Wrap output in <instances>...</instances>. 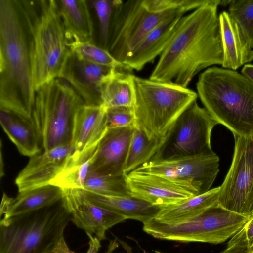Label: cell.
Masks as SVG:
<instances>
[{
  "label": "cell",
  "instance_id": "cell-1",
  "mask_svg": "<svg viewBox=\"0 0 253 253\" xmlns=\"http://www.w3.org/2000/svg\"><path fill=\"white\" fill-rule=\"evenodd\" d=\"M211 0L180 19L149 79L187 88L195 75L222 65L223 52L217 7Z\"/></svg>",
  "mask_w": 253,
  "mask_h": 253
},
{
  "label": "cell",
  "instance_id": "cell-2",
  "mask_svg": "<svg viewBox=\"0 0 253 253\" xmlns=\"http://www.w3.org/2000/svg\"><path fill=\"white\" fill-rule=\"evenodd\" d=\"M35 97L27 0H0V109L31 122Z\"/></svg>",
  "mask_w": 253,
  "mask_h": 253
},
{
  "label": "cell",
  "instance_id": "cell-3",
  "mask_svg": "<svg viewBox=\"0 0 253 253\" xmlns=\"http://www.w3.org/2000/svg\"><path fill=\"white\" fill-rule=\"evenodd\" d=\"M197 94L217 124L235 136L253 134V83L235 70L213 67L201 73Z\"/></svg>",
  "mask_w": 253,
  "mask_h": 253
},
{
  "label": "cell",
  "instance_id": "cell-4",
  "mask_svg": "<svg viewBox=\"0 0 253 253\" xmlns=\"http://www.w3.org/2000/svg\"><path fill=\"white\" fill-rule=\"evenodd\" d=\"M71 216L62 200L0 221V253H77L64 236Z\"/></svg>",
  "mask_w": 253,
  "mask_h": 253
},
{
  "label": "cell",
  "instance_id": "cell-5",
  "mask_svg": "<svg viewBox=\"0 0 253 253\" xmlns=\"http://www.w3.org/2000/svg\"><path fill=\"white\" fill-rule=\"evenodd\" d=\"M27 3L36 91L50 81L61 78L71 50L55 0H28Z\"/></svg>",
  "mask_w": 253,
  "mask_h": 253
},
{
  "label": "cell",
  "instance_id": "cell-6",
  "mask_svg": "<svg viewBox=\"0 0 253 253\" xmlns=\"http://www.w3.org/2000/svg\"><path fill=\"white\" fill-rule=\"evenodd\" d=\"M113 4L106 49L122 64L154 29L185 14L178 0H115Z\"/></svg>",
  "mask_w": 253,
  "mask_h": 253
},
{
  "label": "cell",
  "instance_id": "cell-7",
  "mask_svg": "<svg viewBox=\"0 0 253 253\" xmlns=\"http://www.w3.org/2000/svg\"><path fill=\"white\" fill-rule=\"evenodd\" d=\"M133 82L134 125L150 140L164 137L198 97L193 90L174 83L135 76Z\"/></svg>",
  "mask_w": 253,
  "mask_h": 253
},
{
  "label": "cell",
  "instance_id": "cell-8",
  "mask_svg": "<svg viewBox=\"0 0 253 253\" xmlns=\"http://www.w3.org/2000/svg\"><path fill=\"white\" fill-rule=\"evenodd\" d=\"M84 104L62 78L53 79L35 91L31 122L43 151L71 144L75 116Z\"/></svg>",
  "mask_w": 253,
  "mask_h": 253
},
{
  "label": "cell",
  "instance_id": "cell-9",
  "mask_svg": "<svg viewBox=\"0 0 253 253\" xmlns=\"http://www.w3.org/2000/svg\"><path fill=\"white\" fill-rule=\"evenodd\" d=\"M250 218L217 204L197 216L178 223H165L152 219L143 223V229L161 240L217 244L231 238Z\"/></svg>",
  "mask_w": 253,
  "mask_h": 253
},
{
  "label": "cell",
  "instance_id": "cell-10",
  "mask_svg": "<svg viewBox=\"0 0 253 253\" xmlns=\"http://www.w3.org/2000/svg\"><path fill=\"white\" fill-rule=\"evenodd\" d=\"M217 124L205 108L194 101L177 118L163 137L150 161L207 155L214 153L211 133Z\"/></svg>",
  "mask_w": 253,
  "mask_h": 253
},
{
  "label": "cell",
  "instance_id": "cell-11",
  "mask_svg": "<svg viewBox=\"0 0 253 253\" xmlns=\"http://www.w3.org/2000/svg\"><path fill=\"white\" fill-rule=\"evenodd\" d=\"M229 170L220 186L218 203L244 216H253V134L235 136Z\"/></svg>",
  "mask_w": 253,
  "mask_h": 253
},
{
  "label": "cell",
  "instance_id": "cell-12",
  "mask_svg": "<svg viewBox=\"0 0 253 253\" xmlns=\"http://www.w3.org/2000/svg\"><path fill=\"white\" fill-rule=\"evenodd\" d=\"M219 161L218 156L213 153L207 155L150 161L133 171L165 177L190 187L199 195L211 189L219 172Z\"/></svg>",
  "mask_w": 253,
  "mask_h": 253
},
{
  "label": "cell",
  "instance_id": "cell-13",
  "mask_svg": "<svg viewBox=\"0 0 253 253\" xmlns=\"http://www.w3.org/2000/svg\"><path fill=\"white\" fill-rule=\"evenodd\" d=\"M62 190V200L70 214L71 220L86 233L95 235L100 241L106 239V230L126 220L124 216L91 202L83 189Z\"/></svg>",
  "mask_w": 253,
  "mask_h": 253
},
{
  "label": "cell",
  "instance_id": "cell-14",
  "mask_svg": "<svg viewBox=\"0 0 253 253\" xmlns=\"http://www.w3.org/2000/svg\"><path fill=\"white\" fill-rule=\"evenodd\" d=\"M126 177L131 197L161 209L198 195L189 187L158 175L133 171Z\"/></svg>",
  "mask_w": 253,
  "mask_h": 253
},
{
  "label": "cell",
  "instance_id": "cell-15",
  "mask_svg": "<svg viewBox=\"0 0 253 253\" xmlns=\"http://www.w3.org/2000/svg\"><path fill=\"white\" fill-rule=\"evenodd\" d=\"M117 69L84 60L71 51L61 78L70 84L84 105L101 106L102 85Z\"/></svg>",
  "mask_w": 253,
  "mask_h": 253
},
{
  "label": "cell",
  "instance_id": "cell-16",
  "mask_svg": "<svg viewBox=\"0 0 253 253\" xmlns=\"http://www.w3.org/2000/svg\"><path fill=\"white\" fill-rule=\"evenodd\" d=\"M74 151L70 144L43 151L30 157L15 179L19 193L50 185Z\"/></svg>",
  "mask_w": 253,
  "mask_h": 253
},
{
  "label": "cell",
  "instance_id": "cell-17",
  "mask_svg": "<svg viewBox=\"0 0 253 253\" xmlns=\"http://www.w3.org/2000/svg\"><path fill=\"white\" fill-rule=\"evenodd\" d=\"M135 128V126L108 128L96 149L89 170L104 175H123Z\"/></svg>",
  "mask_w": 253,
  "mask_h": 253
},
{
  "label": "cell",
  "instance_id": "cell-18",
  "mask_svg": "<svg viewBox=\"0 0 253 253\" xmlns=\"http://www.w3.org/2000/svg\"><path fill=\"white\" fill-rule=\"evenodd\" d=\"M107 109L103 106H81L74 120L71 144L74 153L86 155L95 152L107 130Z\"/></svg>",
  "mask_w": 253,
  "mask_h": 253
},
{
  "label": "cell",
  "instance_id": "cell-19",
  "mask_svg": "<svg viewBox=\"0 0 253 253\" xmlns=\"http://www.w3.org/2000/svg\"><path fill=\"white\" fill-rule=\"evenodd\" d=\"M183 15H176L151 31L123 63L124 69L139 71L147 64L153 63L165 49Z\"/></svg>",
  "mask_w": 253,
  "mask_h": 253
},
{
  "label": "cell",
  "instance_id": "cell-20",
  "mask_svg": "<svg viewBox=\"0 0 253 253\" xmlns=\"http://www.w3.org/2000/svg\"><path fill=\"white\" fill-rule=\"evenodd\" d=\"M219 19L223 52L222 67L235 70L253 60V50L228 12H221Z\"/></svg>",
  "mask_w": 253,
  "mask_h": 253
},
{
  "label": "cell",
  "instance_id": "cell-21",
  "mask_svg": "<svg viewBox=\"0 0 253 253\" xmlns=\"http://www.w3.org/2000/svg\"><path fill=\"white\" fill-rule=\"evenodd\" d=\"M55 2L69 43L92 42L93 23L86 1L56 0Z\"/></svg>",
  "mask_w": 253,
  "mask_h": 253
},
{
  "label": "cell",
  "instance_id": "cell-22",
  "mask_svg": "<svg viewBox=\"0 0 253 253\" xmlns=\"http://www.w3.org/2000/svg\"><path fill=\"white\" fill-rule=\"evenodd\" d=\"M85 192L91 202L124 216L126 219H134L143 223L155 218L161 210L158 207L133 197L110 196Z\"/></svg>",
  "mask_w": 253,
  "mask_h": 253
},
{
  "label": "cell",
  "instance_id": "cell-23",
  "mask_svg": "<svg viewBox=\"0 0 253 253\" xmlns=\"http://www.w3.org/2000/svg\"><path fill=\"white\" fill-rule=\"evenodd\" d=\"M220 186L161 209L156 220L176 223L197 216L217 204Z\"/></svg>",
  "mask_w": 253,
  "mask_h": 253
},
{
  "label": "cell",
  "instance_id": "cell-24",
  "mask_svg": "<svg viewBox=\"0 0 253 253\" xmlns=\"http://www.w3.org/2000/svg\"><path fill=\"white\" fill-rule=\"evenodd\" d=\"M0 122L3 130L22 155L31 157L40 153V141L32 123L3 109H0Z\"/></svg>",
  "mask_w": 253,
  "mask_h": 253
},
{
  "label": "cell",
  "instance_id": "cell-25",
  "mask_svg": "<svg viewBox=\"0 0 253 253\" xmlns=\"http://www.w3.org/2000/svg\"><path fill=\"white\" fill-rule=\"evenodd\" d=\"M63 197V190L58 187L48 185L19 192L13 198L3 218L24 214L54 205Z\"/></svg>",
  "mask_w": 253,
  "mask_h": 253
},
{
  "label": "cell",
  "instance_id": "cell-26",
  "mask_svg": "<svg viewBox=\"0 0 253 253\" xmlns=\"http://www.w3.org/2000/svg\"><path fill=\"white\" fill-rule=\"evenodd\" d=\"M133 75L119 69L102 85V99L106 109L119 106H133L134 90Z\"/></svg>",
  "mask_w": 253,
  "mask_h": 253
},
{
  "label": "cell",
  "instance_id": "cell-27",
  "mask_svg": "<svg viewBox=\"0 0 253 253\" xmlns=\"http://www.w3.org/2000/svg\"><path fill=\"white\" fill-rule=\"evenodd\" d=\"M163 138L150 140L145 133L135 127L123 168L126 175L150 161L154 156Z\"/></svg>",
  "mask_w": 253,
  "mask_h": 253
},
{
  "label": "cell",
  "instance_id": "cell-28",
  "mask_svg": "<svg viewBox=\"0 0 253 253\" xmlns=\"http://www.w3.org/2000/svg\"><path fill=\"white\" fill-rule=\"evenodd\" d=\"M94 154L85 157H79L73 153L68 158L63 169L50 182V184L58 187L62 190L83 189Z\"/></svg>",
  "mask_w": 253,
  "mask_h": 253
},
{
  "label": "cell",
  "instance_id": "cell-29",
  "mask_svg": "<svg viewBox=\"0 0 253 253\" xmlns=\"http://www.w3.org/2000/svg\"><path fill=\"white\" fill-rule=\"evenodd\" d=\"M83 190L106 196L131 197L126 175H104L89 169Z\"/></svg>",
  "mask_w": 253,
  "mask_h": 253
},
{
  "label": "cell",
  "instance_id": "cell-30",
  "mask_svg": "<svg viewBox=\"0 0 253 253\" xmlns=\"http://www.w3.org/2000/svg\"><path fill=\"white\" fill-rule=\"evenodd\" d=\"M69 46L71 51L81 59L97 65L124 69L123 65L107 49L96 45L92 42H73L69 43Z\"/></svg>",
  "mask_w": 253,
  "mask_h": 253
},
{
  "label": "cell",
  "instance_id": "cell-31",
  "mask_svg": "<svg viewBox=\"0 0 253 253\" xmlns=\"http://www.w3.org/2000/svg\"><path fill=\"white\" fill-rule=\"evenodd\" d=\"M228 13L253 48V0H230Z\"/></svg>",
  "mask_w": 253,
  "mask_h": 253
},
{
  "label": "cell",
  "instance_id": "cell-32",
  "mask_svg": "<svg viewBox=\"0 0 253 253\" xmlns=\"http://www.w3.org/2000/svg\"><path fill=\"white\" fill-rule=\"evenodd\" d=\"M100 24V34L103 48L106 49L113 11V0H97L92 1Z\"/></svg>",
  "mask_w": 253,
  "mask_h": 253
},
{
  "label": "cell",
  "instance_id": "cell-33",
  "mask_svg": "<svg viewBox=\"0 0 253 253\" xmlns=\"http://www.w3.org/2000/svg\"><path fill=\"white\" fill-rule=\"evenodd\" d=\"M108 128L135 126L133 106H119L107 109Z\"/></svg>",
  "mask_w": 253,
  "mask_h": 253
},
{
  "label": "cell",
  "instance_id": "cell-34",
  "mask_svg": "<svg viewBox=\"0 0 253 253\" xmlns=\"http://www.w3.org/2000/svg\"><path fill=\"white\" fill-rule=\"evenodd\" d=\"M245 225L228 242L226 248L219 253H251Z\"/></svg>",
  "mask_w": 253,
  "mask_h": 253
},
{
  "label": "cell",
  "instance_id": "cell-35",
  "mask_svg": "<svg viewBox=\"0 0 253 253\" xmlns=\"http://www.w3.org/2000/svg\"><path fill=\"white\" fill-rule=\"evenodd\" d=\"M86 234L89 239V248L86 253H98L101 247L100 241L90 233H87Z\"/></svg>",
  "mask_w": 253,
  "mask_h": 253
},
{
  "label": "cell",
  "instance_id": "cell-36",
  "mask_svg": "<svg viewBox=\"0 0 253 253\" xmlns=\"http://www.w3.org/2000/svg\"><path fill=\"white\" fill-rule=\"evenodd\" d=\"M246 234L251 246L253 244V216L247 222Z\"/></svg>",
  "mask_w": 253,
  "mask_h": 253
},
{
  "label": "cell",
  "instance_id": "cell-37",
  "mask_svg": "<svg viewBox=\"0 0 253 253\" xmlns=\"http://www.w3.org/2000/svg\"><path fill=\"white\" fill-rule=\"evenodd\" d=\"M241 73L253 83V65L250 64L244 65L242 69Z\"/></svg>",
  "mask_w": 253,
  "mask_h": 253
},
{
  "label": "cell",
  "instance_id": "cell-38",
  "mask_svg": "<svg viewBox=\"0 0 253 253\" xmlns=\"http://www.w3.org/2000/svg\"><path fill=\"white\" fill-rule=\"evenodd\" d=\"M118 247V244L116 240H111L108 245V249L105 253H112Z\"/></svg>",
  "mask_w": 253,
  "mask_h": 253
},
{
  "label": "cell",
  "instance_id": "cell-39",
  "mask_svg": "<svg viewBox=\"0 0 253 253\" xmlns=\"http://www.w3.org/2000/svg\"><path fill=\"white\" fill-rule=\"evenodd\" d=\"M251 253H253V244L250 246Z\"/></svg>",
  "mask_w": 253,
  "mask_h": 253
},
{
  "label": "cell",
  "instance_id": "cell-40",
  "mask_svg": "<svg viewBox=\"0 0 253 253\" xmlns=\"http://www.w3.org/2000/svg\"><path fill=\"white\" fill-rule=\"evenodd\" d=\"M155 252L156 253H162L161 252H160V251H155Z\"/></svg>",
  "mask_w": 253,
  "mask_h": 253
},
{
  "label": "cell",
  "instance_id": "cell-41",
  "mask_svg": "<svg viewBox=\"0 0 253 253\" xmlns=\"http://www.w3.org/2000/svg\"></svg>",
  "mask_w": 253,
  "mask_h": 253
}]
</instances>
